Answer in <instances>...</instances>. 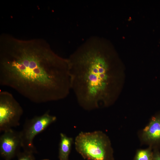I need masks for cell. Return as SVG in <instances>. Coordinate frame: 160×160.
<instances>
[{"label":"cell","instance_id":"7a4b0ae2","mask_svg":"<svg viewBox=\"0 0 160 160\" xmlns=\"http://www.w3.org/2000/svg\"><path fill=\"white\" fill-rule=\"evenodd\" d=\"M97 37L87 39L68 58L71 89L79 105L91 111L111 105L122 89L125 72Z\"/></svg>","mask_w":160,"mask_h":160},{"label":"cell","instance_id":"3957f363","mask_svg":"<svg viewBox=\"0 0 160 160\" xmlns=\"http://www.w3.org/2000/svg\"><path fill=\"white\" fill-rule=\"evenodd\" d=\"M77 151L86 160H113L110 140L101 131L80 133L75 141Z\"/></svg>","mask_w":160,"mask_h":160},{"label":"cell","instance_id":"9c48e42d","mask_svg":"<svg viewBox=\"0 0 160 160\" xmlns=\"http://www.w3.org/2000/svg\"><path fill=\"white\" fill-rule=\"evenodd\" d=\"M153 156L150 148L141 149L137 152L134 160H153Z\"/></svg>","mask_w":160,"mask_h":160},{"label":"cell","instance_id":"52a82bcc","mask_svg":"<svg viewBox=\"0 0 160 160\" xmlns=\"http://www.w3.org/2000/svg\"><path fill=\"white\" fill-rule=\"evenodd\" d=\"M142 138L145 141L150 143L160 141V114L152 118L143 131Z\"/></svg>","mask_w":160,"mask_h":160},{"label":"cell","instance_id":"8992f818","mask_svg":"<svg viewBox=\"0 0 160 160\" xmlns=\"http://www.w3.org/2000/svg\"><path fill=\"white\" fill-rule=\"evenodd\" d=\"M22 148L20 131L12 129L3 132L0 137V154L4 160L17 156Z\"/></svg>","mask_w":160,"mask_h":160},{"label":"cell","instance_id":"277c9868","mask_svg":"<svg viewBox=\"0 0 160 160\" xmlns=\"http://www.w3.org/2000/svg\"><path fill=\"white\" fill-rule=\"evenodd\" d=\"M56 117L50 115L49 111L43 114L27 120L20 131L22 148L24 151L37 153L33 143L35 137L55 122Z\"/></svg>","mask_w":160,"mask_h":160},{"label":"cell","instance_id":"8fae6325","mask_svg":"<svg viewBox=\"0 0 160 160\" xmlns=\"http://www.w3.org/2000/svg\"><path fill=\"white\" fill-rule=\"evenodd\" d=\"M153 160H160V153H157L153 154Z\"/></svg>","mask_w":160,"mask_h":160},{"label":"cell","instance_id":"ba28073f","mask_svg":"<svg viewBox=\"0 0 160 160\" xmlns=\"http://www.w3.org/2000/svg\"><path fill=\"white\" fill-rule=\"evenodd\" d=\"M60 136V140L58 150L59 160H68L73 142V139L63 133H61Z\"/></svg>","mask_w":160,"mask_h":160},{"label":"cell","instance_id":"30bf717a","mask_svg":"<svg viewBox=\"0 0 160 160\" xmlns=\"http://www.w3.org/2000/svg\"><path fill=\"white\" fill-rule=\"evenodd\" d=\"M34 154L33 153L23 151L17 156V160H36Z\"/></svg>","mask_w":160,"mask_h":160},{"label":"cell","instance_id":"7c38bea8","mask_svg":"<svg viewBox=\"0 0 160 160\" xmlns=\"http://www.w3.org/2000/svg\"><path fill=\"white\" fill-rule=\"evenodd\" d=\"M40 160H50L47 159H42Z\"/></svg>","mask_w":160,"mask_h":160},{"label":"cell","instance_id":"6da1fadb","mask_svg":"<svg viewBox=\"0 0 160 160\" xmlns=\"http://www.w3.org/2000/svg\"><path fill=\"white\" fill-rule=\"evenodd\" d=\"M0 49V84L37 103L63 99L71 89L68 59L44 41L5 39Z\"/></svg>","mask_w":160,"mask_h":160},{"label":"cell","instance_id":"5b68a950","mask_svg":"<svg viewBox=\"0 0 160 160\" xmlns=\"http://www.w3.org/2000/svg\"><path fill=\"white\" fill-rule=\"evenodd\" d=\"M23 112L22 107L11 93L0 91V132L18 126Z\"/></svg>","mask_w":160,"mask_h":160}]
</instances>
